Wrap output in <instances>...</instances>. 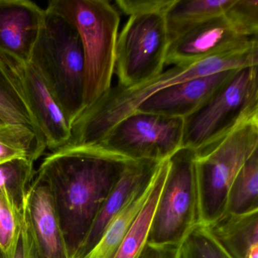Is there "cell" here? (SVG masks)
Wrapping results in <instances>:
<instances>
[{
    "label": "cell",
    "instance_id": "cell-26",
    "mask_svg": "<svg viewBox=\"0 0 258 258\" xmlns=\"http://www.w3.org/2000/svg\"><path fill=\"white\" fill-rule=\"evenodd\" d=\"M224 16L238 34L247 37H257V0H234Z\"/></svg>",
    "mask_w": 258,
    "mask_h": 258
},
{
    "label": "cell",
    "instance_id": "cell-16",
    "mask_svg": "<svg viewBox=\"0 0 258 258\" xmlns=\"http://www.w3.org/2000/svg\"><path fill=\"white\" fill-rule=\"evenodd\" d=\"M205 227L229 257L258 258V211L225 213Z\"/></svg>",
    "mask_w": 258,
    "mask_h": 258
},
{
    "label": "cell",
    "instance_id": "cell-13",
    "mask_svg": "<svg viewBox=\"0 0 258 258\" xmlns=\"http://www.w3.org/2000/svg\"><path fill=\"white\" fill-rule=\"evenodd\" d=\"M236 70L223 71L170 86L152 95L136 111L185 119L201 108Z\"/></svg>",
    "mask_w": 258,
    "mask_h": 258
},
{
    "label": "cell",
    "instance_id": "cell-22",
    "mask_svg": "<svg viewBox=\"0 0 258 258\" xmlns=\"http://www.w3.org/2000/svg\"><path fill=\"white\" fill-rule=\"evenodd\" d=\"M34 164L25 158H16L0 164V191L5 193L22 212L37 172Z\"/></svg>",
    "mask_w": 258,
    "mask_h": 258
},
{
    "label": "cell",
    "instance_id": "cell-4",
    "mask_svg": "<svg viewBox=\"0 0 258 258\" xmlns=\"http://www.w3.org/2000/svg\"><path fill=\"white\" fill-rule=\"evenodd\" d=\"M46 8L69 19L79 33L85 60L84 105L87 108L111 87L118 12L106 0H52Z\"/></svg>",
    "mask_w": 258,
    "mask_h": 258
},
{
    "label": "cell",
    "instance_id": "cell-10",
    "mask_svg": "<svg viewBox=\"0 0 258 258\" xmlns=\"http://www.w3.org/2000/svg\"><path fill=\"white\" fill-rule=\"evenodd\" d=\"M0 64L23 95L52 152L64 147L71 126L37 71L29 62L0 53Z\"/></svg>",
    "mask_w": 258,
    "mask_h": 258
},
{
    "label": "cell",
    "instance_id": "cell-5",
    "mask_svg": "<svg viewBox=\"0 0 258 258\" xmlns=\"http://www.w3.org/2000/svg\"><path fill=\"white\" fill-rule=\"evenodd\" d=\"M257 67L236 70L201 108L184 119L182 147L205 150L258 114Z\"/></svg>",
    "mask_w": 258,
    "mask_h": 258
},
{
    "label": "cell",
    "instance_id": "cell-2",
    "mask_svg": "<svg viewBox=\"0 0 258 258\" xmlns=\"http://www.w3.org/2000/svg\"><path fill=\"white\" fill-rule=\"evenodd\" d=\"M254 66H258V42L245 49L225 52L192 64L173 66L135 87L111 86L74 121L70 140L64 147L99 144L116 123L134 112L152 95L167 87L191 78Z\"/></svg>",
    "mask_w": 258,
    "mask_h": 258
},
{
    "label": "cell",
    "instance_id": "cell-14",
    "mask_svg": "<svg viewBox=\"0 0 258 258\" xmlns=\"http://www.w3.org/2000/svg\"><path fill=\"white\" fill-rule=\"evenodd\" d=\"M45 10L28 0H0V53L29 62Z\"/></svg>",
    "mask_w": 258,
    "mask_h": 258
},
{
    "label": "cell",
    "instance_id": "cell-31",
    "mask_svg": "<svg viewBox=\"0 0 258 258\" xmlns=\"http://www.w3.org/2000/svg\"><path fill=\"white\" fill-rule=\"evenodd\" d=\"M0 122H4V121H3V120H1V118H0Z\"/></svg>",
    "mask_w": 258,
    "mask_h": 258
},
{
    "label": "cell",
    "instance_id": "cell-1",
    "mask_svg": "<svg viewBox=\"0 0 258 258\" xmlns=\"http://www.w3.org/2000/svg\"><path fill=\"white\" fill-rule=\"evenodd\" d=\"M131 161L95 145L61 148L40 164L36 176L50 189L70 258Z\"/></svg>",
    "mask_w": 258,
    "mask_h": 258
},
{
    "label": "cell",
    "instance_id": "cell-3",
    "mask_svg": "<svg viewBox=\"0 0 258 258\" xmlns=\"http://www.w3.org/2000/svg\"><path fill=\"white\" fill-rule=\"evenodd\" d=\"M29 63L41 77L72 127L85 108V60L76 27L61 15L45 9Z\"/></svg>",
    "mask_w": 258,
    "mask_h": 258
},
{
    "label": "cell",
    "instance_id": "cell-8",
    "mask_svg": "<svg viewBox=\"0 0 258 258\" xmlns=\"http://www.w3.org/2000/svg\"><path fill=\"white\" fill-rule=\"evenodd\" d=\"M170 44L163 13L130 16L117 36L114 73L124 88L143 84L164 72Z\"/></svg>",
    "mask_w": 258,
    "mask_h": 258
},
{
    "label": "cell",
    "instance_id": "cell-11",
    "mask_svg": "<svg viewBox=\"0 0 258 258\" xmlns=\"http://www.w3.org/2000/svg\"><path fill=\"white\" fill-rule=\"evenodd\" d=\"M257 37L238 34L224 14L206 21L170 42L165 66L189 64L231 51L245 49Z\"/></svg>",
    "mask_w": 258,
    "mask_h": 258
},
{
    "label": "cell",
    "instance_id": "cell-28",
    "mask_svg": "<svg viewBox=\"0 0 258 258\" xmlns=\"http://www.w3.org/2000/svg\"><path fill=\"white\" fill-rule=\"evenodd\" d=\"M13 258H37L31 231L23 214V225Z\"/></svg>",
    "mask_w": 258,
    "mask_h": 258
},
{
    "label": "cell",
    "instance_id": "cell-25",
    "mask_svg": "<svg viewBox=\"0 0 258 258\" xmlns=\"http://www.w3.org/2000/svg\"><path fill=\"white\" fill-rule=\"evenodd\" d=\"M23 212L0 191V248L8 254L16 251L23 225Z\"/></svg>",
    "mask_w": 258,
    "mask_h": 258
},
{
    "label": "cell",
    "instance_id": "cell-7",
    "mask_svg": "<svg viewBox=\"0 0 258 258\" xmlns=\"http://www.w3.org/2000/svg\"><path fill=\"white\" fill-rule=\"evenodd\" d=\"M196 155V151L182 147L169 158L147 244L179 246L201 223Z\"/></svg>",
    "mask_w": 258,
    "mask_h": 258
},
{
    "label": "cell",
    "instance_id": "cell-18",
    "mask_svg": "<svg viewBox=\"0 0 258 258\" xmlns=\"http://www.w3.org/2000/svg\"><path fill=\"white\" fill-rule=\"evenodd\" d=\"M234 0H174L164 13L170 42L194 27L224 14Z\"/></svg>",
    "mask_w": 258,
    "mask_h": 258
},
{
    "label": "cell",
    "instance_id": "cell-9",
    "mask_svg": "<svg viewBox=\"0 0 258 258\" xmlns=\"http://www.w3.org/2000/svg\"><path fill=\"white\" fill-rule=\"evenodd\" d=\"M183 131V118L135 111L97 146L131 161L162 162L182 148Z\"/></svg>",
    "mask_w": 258,
    "mask_h": 258
},
{
    "label": "cell",
    "instance_id": "cell-23",
    "mask_svg": "<svg viewBox=\"0 0 258 258\" xmlns=\"http://www.w3.org/2000/svg\"><path fill=\"white\" fill-rule=\"evenodd\" d=\"M0 118L6 123L26 125L43 136L23 95L1 64Z\"/></svg>",
    "mask_w": 258,
    "mask_h": 258
},
{
    "label": "cell",
    "instance_id": "cell-12",
    "mask_svg": "<svg viewBox=\"0 0 258 258\" xmlns=\"http://www.w3.org/2000/svg\"><path fill=\"white\" fill-rule=\"evenodd\" d=\"M24 217L37 258H70L50 189L39 176H35L28 190Z\"/></svg>",
    "mask_w": 258,
    "mask_h": 258
},
{
    "label": "cell",
    "instance_id": "cell-30",
    "mask_svg": "<svg viewBox=\"0 0 258 258\" xmlns=\"http://www.w3.org/2000/svg\"><path fill=\"white\" fill-rule=\"evenodd\" d=\"M14 254L15 253H12V254H8V253H5L2 249L0 248V258H13L14 257Z\"/></svg>",
    "mask_w": 258,
    "mask_h": 258
},
{
    "label": "cell",
    "instance_id": "cell-20",
    "mask_svg": "<svg viewBox=\"0 0 258 258\" xmlns=\"http://www.w3.org/2000/svg\"><path fill=\"white\" fill-rule=\"evenodd\" d=\"M46 149L43 136L32 128L19 123L0 122V164L16 158L35 162Z\"/></svg>",
    "mask_w": 258,
    "mask_h": 258
},
{
    "label": "cell",
    "instance_id": "cell-15",
    "mask_svg": "<svg viewBox=\"0 0 258 258\" xmlns=\"http://www.w3.org/2000/svg\"><path fill=\"white\" fill-rule=\"evenodd\" d=\"M161 162L131 161L123 171L105 203L75 258H84L100 241L113 219L124 208L143 185L152 179Z\"/></svg>",
    "mask_w": 258,
    "mask_h": 258
},
{
    "label": "cell",
    "instance_id": "cell-29",
    "mask_svg": "<svg viewBox=\"0 0 258 258\" xmlns=\"http://www.w3.org/2000/svg\"><path fill=\"white\" fill-rule=\"evenodd\" d=\"M178 253L179 246L147 244L138 258H178Z\"/></svg>",
    "mask_w": 258,
    "mask_h": 258
},
{
    "label": "cell",
    "instance_id": "cell-21",
    "mask_svg": "<svg viewBox=\"0 0 258 258\" xmlns=\"http://www.w3.org/2000/svg\"><path fill=\"white\" fill-rule=\"evenodd\" d=\"M258 211V149L247 158L229 188L226 212L244 214Z\"/></svg>",
    "mask_w": 258,
    "mask_h": 258
},
{
    "label": "cell",
    "instance_id": "cell-27",
    "mask_svg": "<svg viewBox=\"0 0 258 258\" xmlns=\"http://www.w3.org/2000/svg\"><path fill=\"white\" fill-rule=\"evenodd\" d=\"M174 0H117L115 4L127 16L163 13L164 14Z\"/></svg>",
    "mask_w": 258,
    "mask_h": 258
},
{
    "label": "cell",
    "instance_id": "cell-6",
    "mask_svg": "<svg viewBox=\"0 0 258 258\" xmlns=\"http://www.w3.org/2000/svg\"><path fill=\"white\" fill-rule=\"evenodd\" d=\"M258 149V114L240 123L219 143L196 152L201 223L210 224L226 212L229 188L247 158Z\"/></svg>",
    "mask_w": 258,
    "mask_h": 258
},
{
    "label": "cell",
    "instance_id": "cell-19",
    "mask_svg": "<svg viewBox=\"0 0 258 258\" xmlns=\"http://www.w3.org/2000/svg\"><path fill=\"white\" fill-rule=\"evenodd\" d=\"M154 177L137 190L124 208L108 225L96 247L84 258L113 257L122 240L144 205L152 188Z\"/></svg>",
    "mask_w": 258,
    "mask_h": 258
},
{
    "label": "cell",
    "instance_id": "cell-17",
    "mask_svg": "<svg viewBox=\"0 0 258 258\" xmlns=\"http://www.w3.org/2000/svg\"><path fill=\"white\" fill-rule=\"evenodd\" d=\"M168 170V159L160 164L149 196L112 258H138L147 244L152 219Z\"/></svg>",
    "mask_w": 258,
    "mask_h": 258
},
{
    "label": "cell",
    "instance_id": "cell-24",
    "mask_svg": "<svg viewBox=\"0 0 258 258\" xmlns=\"http://www.w3.org/2000/svg\"><path fill=\"white\" fill-rule=\"evenodd\" d=\"M178 258H230L210 235L205 226L196 225L179 246Z\"/></svg>",
    "mask_w": 258,
    "mask_h": 258
}]
</instances>
